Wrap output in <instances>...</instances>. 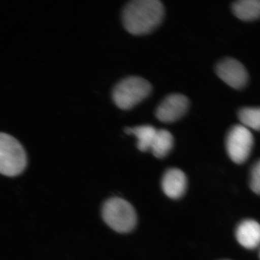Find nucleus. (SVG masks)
<instances>
[{"instance_id": "obj_1", "label": "nucleus", "mask_w": 260, "mask_h": 260, "mask_svg": "<svg viewBox=\"0 0 260 260\" xmlns=\"http://www.w3.org/2000/svg\"><path fill=\"white\" fill-rule=\"evenodd\" d=\"M164 14V5L158 0H133L123 9V24L129 34L144 35L160 25Z\"/></svg>"}, {"instance_id": "obj_2", "label": "nucleus", "mask_w": 260, "mask_h": 260, "mask_svg": "<svg viewBox=\"0 0 260 260\" xmlns=\"http://www.w3.org/2000/svg\"><path fill=\"white\" fill-rule=\"evenodd\" d=\"M103 218L107 225L120 233L132 232L137 223V215L132 205L118 197L107 200L102 210Z\"/></svg>"}, {"instance_id": "obj_3", "label": "nucleus", "mask_w": 260, "mask_h": 260, "mask_svg": "<svg viewBox=\"0 0 260 260\" xmlns=\"http://www.w3.org/2000/svg\"><path fill=\"white\" fill-rule=\"evenodd\" d=\"M152 86L140 77H129L116 84L112 93L114 103L122 110H129L150 94Z\"/></svg>"}, {"instance_id": "obj_4", "label": "nucleus", "mask_w": 260, "mask_h": 260, "mask_svg": "<svg viewBox=\"0 0 260 260\" xmlns=\"http://www.w3.org/2000/svg\"><path fill=\"white\" fill-rule=\"evenodd\" d=\"M27 158L22 146L13 136L0 133V174L8 177L21 174Z\"/></svg>"}, {"instance_id": "obj_5", "label": "nucleus", "mask_w": 260, "mask_h": 260, "mask_svg": "<svg viewBox=\"0 0 260 260\" xmlns=\"http://www.w3.org/2000/svg\"><path fill=\"white\" fill-rule=\"evenodd\" d=\"M253 145V138L250 130L242 125H237L227 135L226 148L228 154L237 164H242L249 157Z\"/></svg>"}, {"instance_id": "obj_6", "label": "nucleus", "mask_w": 260, "mask_h": 260, "mask_svg": "<svg viewBox=\"0 0 260 260\" xmlns=\"http://www.w3.org/2000/svg\"><path fill=\"white\" fill-rule=\"evenodd\" d=\"M216 74L228 85L236 89H241L245 87L249 79L245 67L233 58L220 61L216 67Z\"/></svg>"}, {"instance_id": "obj_7", "label": "nucleus", "mask_w": 260, "mask_h": 260, "mask_svg": "<svg viewBox=\"0 0 260 260\" xmlns=\"http://www.w3.org/2000/svg\"><path fill=\"white\" fill-rule=\"evenodd\" d=\"M189 102L186 96L175 93L168 96L156 110L159 121L165 123L176 121L187 112Z\"/></svg>"}, {"instance_id": "obj_8", "label": "nucleus", "mask_w": 260, "mask_h": 260, "mask_svg": "<svg viewBox=\"0 0 260 260\" xmlns=\"http://www.w3.org/2000/svg\"><path fill=\"white\" fill-rule=\"evenodd\" d=\"M162 189L169 198L178 199L186 191L187 178L179 169L172 168L164 175L161 181Z\"/></svg>"}, {"instance_id": "obj_9", "label": "nucleus", "mask_w": 260, "mask_h": 260, "mask_svg": "<svg viewBox=\"0 0 260 260\" xmlns=\"http://www.w3.org/2000/svg\"><path fill=\"white\" fill-rule=\"evenodd\" d=\"M237 241L244 248L252 249L259 245L260 228L255 220L248 219L243 221L236 230Z\"/></svg>"}, {"instance_id": "obj_10", "label": "nucleus", "mask_w": 260, "mask_h": 260, "mask_svg": "<svg viewBox=\"0 0 260 260\" xmlns=\"http://www.w3.org/2000/svg\"><path fill=\"white\" fill-rule=\"evenodd\" d=\"M233 12L236 17L244 21L258 19L260 14L259 0H240L234 3Z\"/></svg>"}, {"instance_id": "obj_11", "label": "nucleus", "mask_w": 260, "mask_h": 260, "mask_svg": "<svg viewBox=\"0 0 260 260\" xmlns=\"http://www.w3.org/2000/svg\"><path fill=\"white\" fill-rule=\"evenodd\" d=\"M157 129L151 125H142L126 128L125 133L133 135L138 139L137 146L140 151L146 152L150 149Z\"/></svg>"}, {"instance_id": "obj_12", "label": "nucleus", "mask_w": 260, "mask_h": 260, "mask_svg": "<svg viewBox=\"0 0 260 260\" xmlns=\"http://www.w3.org/2000/svg\"><path fill=\"white\" fill-rule=\"evenodd\" d=\"M174 145V138L167 129H157L150 149L155 157H165L170 152Z\"/></svg>"}, {"instance_id": "obj_13", "label": "nucleus", "mask_w": 260, "mask_h": 260, "mask_svg": "<svg viewBox=\"0 0 260 260\" xmlns=\"http://www.w3.org/2000/svg\"><path fill=\"white\" fill-rule=\"evenodd\" d=\"M239 118L242 125L258 131L260 126V110L259 108L246 107L240 110Z\"/></svg>"}, {"instance_id": "obj_14", "label": "nucleus", "mask_w": 260, "mask_h": 260, "mask_svg": "<svg viewBox=\"0 0 260 260\" xmlns=\"http://www.w3.org/2000/svg\"><path fill=\"white\" fill-rule=\"evenodd\" d=\"M251 187L253 192L259 194L260 190V164L259 161L253 168L251 174Z\"/></svg>"}]
</instances>
